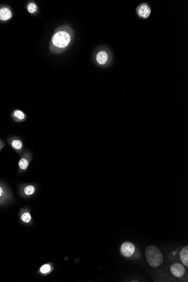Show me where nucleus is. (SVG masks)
I'll return each mask as SVG.
<instances>
[{"label": "nucleus", "instance_id": "f257e3e1", "mask_svg": "<svg viewBox=\"0 0 188 282\" xmlns=\"http://www.w3.org/2000/svg\"><path fill=\"white\" fill-rule=\"evenodd\" d=\"M72 36L64 27L57 29L52 37L49 49L52 53L63 52L71 43Z\"/></svg>", "mask_w": 188, "mask_h": 282}, {"label": "nucleus", "instance_id": "f03ea898", "mask_svg": "<svg viewBox=\"0 0 188 282\" xmlns=\"http://www.w3.org/2000/svg\"><path fill=\"white\" fill-rule=\"evenodd\" d=\"M145 256L148 264L153 268L158 267L163 261V254L155 246H149L145 251Z\"/></svg>", "mask_w": 188, "mask_h": 282}, {"label": "nucleus", "instance_id": "7ed1b4c3", "mask_svg": "<svg viewBox=\"0 0 188 282\" xmlns=\"http://www.w3.org/2000/svg\"><path fill=\"white\" fill-rule=\"evenodd\" d=\"M135 252V245L129 242H126L121 247V253L123 256L126 257H132Z\"/></svg>", "mask_w": 188, "mask_h": 282}, {"label": "nucleus", "instance_id": "20e7f679", "mask_svg": "<svg viewBox=\"0 0 188 282\" xmlns=\"http://www.w3.org/2000/svg\"><path fill=\"white\" fill-rule=\"evenodd\" d=\"M171 272L173 275L177 278L182 277L186 273V269L184 266L180 263H175L170 267Z\"/></svg>", "mask_w": 188, "mask_h": 282}, {"label": "nucleus", "instance_id": "39448f33", "mask_svg": "<svg viewBox=\"0 0 188 282\" xmlns=\"http://www.w3.org/2000/svg\"><path fill=\"white\" fill-rule=\"evenodd\" d=\"M13 17L12 11L9 7H0V21L6 22L10 20Z\"/></svg>", "mask_w": 188, "mask_h": 282}, {"label": "nucleus", "instance_id": "423d86ee", "mask_svg": "<svg viewBox=\"0 0 188 282\" xmlns=\"http://www.w3.org/2000/svg\"><path fill=\"white\" fill-rule=\"evenodd\" d=\"M151 13V10L150 7L147 5H141L139 7V9H138V14H139V16L144 18H148L149 15H150Z\"/></svg>", "mask_w": 188, "mask_h": 282}, {"label": "nucleus", "instance_id": "0eeeda50", "mask_svg": "<svg viewBox=\"0 0 188 282\" xmlns=\"http://www.w3.org/2000/svg\"><path fill=\"white\" fill-rule=\"evenodd\" d=\"M180 259L182 263L188 267V246L184 247V248L180 251Z\"/></svg>", "mask_w": 188, "mask_h": 282}, {"label": "nucleus", "instance_id": "6e6552de", "mask_svg": "<svg viewBox=\"0 0 188 282\" xmlns=\"http://www.w3.org/2000/svg\"><path fill=\"white\" fill-rule=\"evenodd\" d=\"M108 56L105 51H102L98 53L97 56V60L99 64H105L108 60Z\"/></svg>", "mask_w": 188, "mask_h": 282}, {"label": "nucleus", "instance_id": "1a4fd4ad", "mask_svg": "<svg viewBox=\"0 0 188 282\" xmlns=\"http://www.w3.org/2000/svg\"><path fill=\"white\" fill-rule=\"evenodd\" d=\"M13 118L16 121H22L25 118V114L20 110H15L12 114Z\"/></svg>", "mask_w": 188, "mask_h": 282}, {"label": "nucleus", "instance_id": "9d476101", "mask_svg": "<svg viewBox=\"0 0 188 282\" xmlns=\"http://www.w3.org/2000/svg\"><path fill=\"white\" fill-rule=\"evenodd\" d=\"M11 146L14 149L19 150L22 148V142L19 140L15 139V140L11 141Z\"/></svg>", "mask_w": 188, "mask_h": 282}, {"label": "nucleus", "instance_id": "9b49d317", "mask_svg": "<svg viewBox=\"0 0 188 282\" xmlns=\"http://www.w3.org/2000/svg\"><path fill=\"white\" fill-rule=\"evenodd\" d=\"M29 162L27 160L26 158H22V159L19 162V166L22 169H27L28 166Z\"/></svg>", "mask_w": 188, "mask_h": 282}, {"label": "nucleus", "instance_id": "f8f14e48", "mask_svg": "<svg viewBox=\"0 0 188 282\" xmlns=\"http://www.w3.org/2000/svg\"><path fill=\"white\" fill-rule=\"evenodd\" d=\"M27 10L28 12L30 14H33L35 13L37 10V6L35 3L33 2H30L27 5Z\"/></svg>", "mask_w": 188, "mask_h": 282}, {"label": "nucleus", "instance_id": "ddd939ff", "mask_svg": "<svg viewBox=\"0 0 188 282\" xmlns=\"http://www.w3.org/2000/svg\"><path fill=\"white\" fill-rule=\"evenodd\" d=\"M34 191H35L34 188L31 185H29V186H27L25 188V193L26 195L29 196L32 195Z\"/></svg>", "mask_w": 188, "mask_h": 282}, {"label": "nucleus", "instance_id": "4468645a", "mask_svg": "<svg viewBox=\"0 0 188 282\" xmlns=\"http://www.w3.org/2000/svg\"><path fill=\"white\" fill-rule=\"evenodd\" d=\"M21 219L23 220V222H24L25 223H29L30 220H31V216H30L28 212H26V213L22 215Z\"/></svg>", "mask_w": 188, "mask_h": 282}, {"label": "nucleus", "instance_id": "2eb2a0df", "mask_svg": "<svg viewBox=\"0 0 188 282\" xmlns=\"http://www.w3.org/2000/svg\"><path fill=\"white\" fill-rule=\"evenodd\" d=\"M51 266L49 265H45L42 266L41 268V272L43 273H47L51 270Z\"/></svg>", "mask_w": 188, "mask_h": 282}, {"label": "nucleus", "instance_id": "dca6fc26", "mask_svg": "<svg viewBox=\"0 0 188 282\" xmlns=\"http://www.w3.org/2000/svg\"><path fill=\"white\" fill-rule=\"evenodd\" d=\"M5 192L3 191V188L0 186V202H1L3 199L5 198Z\"/></svg>", "mask_w": 188, "mask_h": 282}, {"label": "nucleus", "instance_id": "f3484780", "mask_svg": "<svg viewBox=\"0 0 188 282\" xmlns=\"http://www.w3.org/2000/svg\"><path fill=\"white\" fill-rule=\"evenodd\" d=\"M0 149H1V146H0Z\"/></svg>", "mask_w": 188, "mask_h": 282}]
</instances>
